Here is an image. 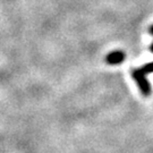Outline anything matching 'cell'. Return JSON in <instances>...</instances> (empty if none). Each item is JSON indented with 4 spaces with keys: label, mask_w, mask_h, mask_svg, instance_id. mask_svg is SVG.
Wrapping results in <instances>:
<instances>
[{
    "label": "cell",
    "mask_w": 153,
    "mask_h": 153,
    "mask_svg": "<svg viewBox=\"0 0 153 153\" xmlns=\"http://www.w3.org/2000/svg\"><path fill=\"white\" fill-rule=\"evenodd\" d=\"M131 76L136 83L137 88L143 97L148 98L152 94V85L148 79V75L141 69V68H133L131 69Z\"/></svg>",
    "instance_id": "6da1fadb"
},
{
    "label": "cell",
    "mask_w": 153,
    "mask_h": 153,
    "mask_svg": "<svg viewBox=\"0 0 153 153\" xmlns=\"http://www.w3.org/2000/svg\"><path fill=\"white\" fill-rule=\"evenodd\" d=\"M126 60V53L123 50H114L105 56L104 61L109 66H118Z\"/></svg>",
    "instance_id": "7a4b0ae2"
},
{
    "label": "cell",
    "mask_w": 153,
    "mask_h": 153,
    "mask_svg": "<svg viewBox=\"0 0 153 153\" xmlns=\"http://www.w3.org/2000/svg\"><path fill=\"white\" fill-rule=\"evenodd\" d=\"M141 69H142L146 75H149V74H153V61H150V62L144 64V65L141 67Z\"/></svg>",
    "instance_id": "3957f363"
},
{
    "label": "cell",
    "mask_w": 153,
    "mask_h": 153,
    "mask_svg": "<svg viewBox=\"0 0 153 153\" xmlns=\"http://www.w3.org/2000/svg\"><path fill=\"white\" fill-rule=\"evenodd\" d=\"M149 33H150L151 35H153V24H152V25H150V26H149Z\"/></svg>",
    "instance_id": "277c9868"
},
{
    "label": "cell",
    "mask_w": 153,
    "mask_h": 153,
    "mask_svg": "<svg viewBox=\"0 0 153 153\" xmlns=\"http://www.w3.org/2000/svg\"><path fill=\"white\" fill-rule=\"evenodd\" d=\"M149 51H150L151 53H153V41H152V43L149 45Z\"/></svg>",
    "instance_id": "5b68a950"
}]
</instances>
